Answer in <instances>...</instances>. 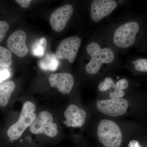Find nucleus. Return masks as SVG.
Instances as JSON below:
<instances>
[{
	"label": "nucleus",
	"instance_id": "1",
	"mask_svg": "<svg viewBox=\"0 0 147 147\" xmlns=\"http://www.w3.org/2000/svg\"><path fill=\"white\" fill-rule=\"evenodd\" d=\"M142 21L134 20L119 26L113 35V42L117 47L127 48L138 42L143 31Z\"/></svg>",
	"mask_w": 147,
	"mask_h": 147
},
{
	"label": "nucleus",
	"instance_id": "2",
	"mask_svg": "<svg viewBox=\"0 0 147 147\" xmlns=\"http://www.w3.org/2000/svg\"><path fill=\"white\" fill-rule=\"evenodd\" d=\"M86 51L91 58L86 67V71L90 74H96L102 64L112 63L115 59V53L112 48H102L96 42H92L88 44Z\"/></svg>",
	"mask_w": 147,
	"mask_h": 147
},
{
	"label": "nucleus",
	"instance_id": "3",
	"mask_svg": "<svg viewBox=\"0 0 147 147\" xmlns=\"http://www.w3.org/2000/svg\"><path fill=\"white\" fill-rule=\"evenodd\" d=\"M35 110V105L32 102L28 101L24 103L18 120L7 129V135L11 140H18L26 129L32 124L37 117Z\"/></svg>",
	"mask_w": 147,
	"mask_h": 147
},
{
	"label": "nucleus",
	"instance_id": "4",
	"mask_svg": "<svg viewBox=\"0 0 147 147\" xmlns=\"http://www.w3.org/2000/svg\"><path fill=\"white\" fill-rule=\"evenodd\" d=\"M98 140L105 147H120L122 141V134L116 123L109 119H103L97 127Z\"/></svg>",
	"mask_w": 147,
	"mask_h": 147
},
{
	"label": "nucleus",
	"instance_id": "5",
	"mask_svg": "<svg viewBox=\"0 0 147 147\" xmlns=\"http://www.w3.org/2000/svg\"><path fill=\"white\" fill-rule=\"evenodd\" d=\"M53 116L47 111H42L37 116L30 127L32 133L35 134H44L50 138H54L58 133L57 124L53 123Z\"/></svg>",
	"mask_w": 147,
	"mask_h": 147
},
{
	"label": "nucleus",
	"instance_id": "6",
	"mask_svg": "<svg viewBox=\"0 0 147 147\" xmlns=\"http://www.w3.org/2000/svg\"><path fill=\"white\" fill-rule=\"evenodd\" d=\"M82 41V39L77 36H70L63 40L56 50L57 57L61 59H65L70 63H73L78 54Z\"/></svg>",
	"mask_w": 147,
	"mask_h": 147
},
{
	"label": "nucleus",
	"instance_id": "7",
	"mask_svg": "<svg viewBox=\"0 0 147 147\" xmlns=\"http://www.w3.org/2000/svg\"><path fill=\"white\" fill-rule=\"evenodd\" d=\"M98 110L106 115L119 117L124 115L127 111L129 103L123 98L98 100L96 102Z\"/></svg>",
	"mask_w": 147,
	"mask_h": 147
},
{
	"label": "nucleus",
	"instance_id": "8",
	"mask_svg": "<svg viewBox=\"0 0 147 147\" xmlns=\"http://www.w3.org/2000/svg\"><path fill=\"white\" fill-rule=\"evenodd\" d=\"M73 6L66 4L53 11L50 18V26L55 31H62L73 13Z\"/></svg>",
	"mask_w": 147,
	"mask_h": 147
},
{
	"label": "nucleus",
	"instance_id": "9",
	"mask_svg": "<svg viewBox=\"0 0 147 147\" xmlns=\"http://www.w3.org/2000/svg\"><path fill=\"white\" fill-rule=\"evenodd\" d=\"M117 6L113 0H94L90 6V16L94 22H97L110 15Z\"/></svg>",
	"mask_w": 147,
	"mask_h": 147
},
{
	"label": "nucleus",
	"instance_id": "10",
	"mask_svg": "<svg viewBox=\"0 0 147 147\" xmlns=\"http://www.w3.org/2000/svg\"><path fill=\"white\" fill-rule=\"evenodd\" d=\"M26 34L24 31L18 30L9 37L7 44L8 49L19 57H24L28 53L26 44Z\"/></svg>",
	"mask_w": 147,
	"mask_h": 147
},
{
	"label": "nucleus",
	"instance_id": "11",
	"mask_svg": "<svg viewBox=\"0 0 147 147\" xmlns=\"http://www.w3.org/2000/svg\"><path fill=\"white\" fill-rule=\"evenodd\" d=\"M49 82L51 87L57 88L64 94L71 92L74 83L72 74L67 72L52 74L49 77Z\"/></svg>",
	"mask_w": 147,
	"mask_h": 147
},
{
	"label": "nucleus",
	"instance_id": "12",
	"mask_svg": "<svg viewBox=\"0 0 147 147\" xmlns=\"http://www.w3.org/2000/svg\"><path fill=\"white\" fill-rule=\"evenodd\" d=\"M64 123L70 127H81L86 121V113L85 110L74 104H70L66 109Z\"/></svg>",
	"mask_w": 147,
	"mask_h": 147
},
{
	"label": "nucleus",
	"instance_id": "13",
	"mask_svg": "<svg viewBox=\"0 0 147 147\" xmlns=\"http://www.w3.org/2000/svg\"><path fill=\"white\" fill-rule=\"evenodd\" d=\"M16 88L15 83L8 81L0 84V106L5 107L8 104L12 93Z\"/></svg>",
	"mask_w": 147,
	"mask_h": 147
},
{
	"label": "nucleus",
	"instance_id": "14",
	"mask_svg": "<svg viewBox=\"0 0 147 147\" xmlns=\"http://www.w3.org/2000/svg\"><path fill=\"white\" fill-rule=\"evenodd\" d=\"M56 54L47 53L39 62L40 67L44 70L54 71L57 69L59 62Z\"/></svg>",
	"mask_w": 147,
	"mask_h": 147
},
{
	"label": "nucleus",
	"instance_id": "15",
	"mask_svg": "<svg viewBox=\"0 0 147 147\" xmlns=\"http://www.w3.org/2000/svg\"><path fill=\"white\" fill-rule=\"evenodd\" d=\"M128 81L125 79H122L119 80L116 84H113L112 88L114 89V91L111 92L110 97L111 99L121 98L125 95L123 90L128 88Z\"/></svg>",
	"mask_w": 147,
	"mask_h": 147
},
{
	"label": "nucleus",
	"instance_id": "16",
	"mask_svg": "<svg viewBox=\"0 0 147 147\" xmlns=\"http://www.w3.org/2000/svg\"><path fill=\"white\" fill-rule=\"evenodd\" d=\"M47 40L44 37L41 38L34 42L32 47V53L37 57H42L45 55L47 48Z\"/></svg>",
	"mask_w": 147,
	"mask_h": 147
},
{
	"label": "nucleus",
	"instance_id": "17",
	"mask_svg": "<svg viewBox=\"0 0 147 147\" xmlns=\"http://www.w3.org/2000/svg\"><path fill=\"white\" fill-rule=\"evenodd\" d=\"M12 64V55L10 51L0 45V67L8 68Z\"/></svg>",
	"mask_w": 147,
	"mask_h": 147
},
{
	"label": "nucleus",
	"instance_id": "18",
	"mask_svg": "<svg viewBox=\"0 0 147 147\" xmlns=\"http://www.w3.org/2000/svg\"><path fill=\"white\" fill-rule=\"evenodd\" d=\"M132 64L135 71L147 74V58H136L132 61Z\"/></svg>",
	"mask_w": 147,
	"mask_h": 147
},
{
	"label": "nucleus",
	"instance_id": "19",
	"mask_svg": "<svg viewBox=\"0 0 147 147\" xmlns=\"http://www.w3.org/2000/svg\"><path fill=\"white\" fill-rule=\"evenodd\" d=\"M115 84L113 79L110 77H106L104 81L100 82L98 85V89L100 91L105 92L112 88Z\"/></svg>",
	"mask_w": 147,
	"mask_h": 147
},
{
	"label": "nucleus",
	"instance_id": "20",
	"mask_svg": "<svg viewBox=\"0 0 147 147\" xmlns=\"http://www.w3.org/2000/svg\"><path fill=\"white\" fill-rule=\"evenodd\" d=\"M138 47L141 51L147 53V28L145 29L138 41Z\"/></svg>",
	"mask_w": 147,
	"mask_h": 147
},
{
	"label": "nucleus",
	"instance_id": "21",
	"mask_svg": "<svg viewBox=\"0 0 147 147\" xmlns=\"http://www.w3.org/2000/svg\"><path fill=\"white\" fill-rule=\"evenodd\" d=\"M9 29V26L6 21H0V42L3 40L5 36Z\"/></svg>",
	"mask_w": 147,
	"mask_h": 147
},
{
	"label": "nucleus",
	"instance_id": "22",
	"mask_svg": "<svg viewBox=\"0 0 147 147\" xmlns=\"http://www.w3.org/2000/svg\"><path fill=\"white\" fill-rule=\"evenodd\" d=\"M10 76V72L6 68L0 69V83H1Z\"/></svg>",
	"mask_w": 147,
	"mask_h": 147
},
{
	"label": "nucleus",
	"instance_id": "23",
	"mask_svg": "<svg viewBox=\"0 0 147 147\" xmlns=\"http://www.w3.org/2000/svg\"><path fill=\"white\" fill-rule=\"evenodd\" d=\"M21 7L27 8L29 7L30 3L32 1L30 0H16L15 1Z\"/></svg>",
	"mask_w": 147,
	"mask_h": 147
}]
</instances>
